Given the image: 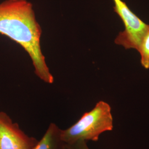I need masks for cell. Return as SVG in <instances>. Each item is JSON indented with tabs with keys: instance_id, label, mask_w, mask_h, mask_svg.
<instances>
[{
	"instance_id": "7a4b0ae2",
	"label": "cell",
	"mask_w": 149,
	"mask_h": 149,
	"mask_svg": "<svg viewBox=\"0 0 149 149\" xmlns=\"http://www.w3.org/2000/svg\"><path fill=\"white\" fill-rule=\"evenodd\" d=\"M113 129L111 107L107 102L100 101L90 112H86L77 122L61 131V138L66 144L76 141H97L102 133Z\"/></svg>"
},
{
	"instance_id": "8992f818",
	"label": "cell",
	"mask_w": 149,
	"mask_h": 149,
	"mask_svg": "<svg viewBox=\"0 0 149 149\" xmlns=\"http://www.w3.org/2000/svg\"><path fill=\"white\" fill-rule=\"evenodd\" d=\"M140 55V63L145 69H149V25L141 39L138 50Z\"/></svg>"
},
{
	"instance_id": "5b68a950",
	"label": "cell",
	"mask_w": 149,
	"mask_h": 149,
	"mask_svg": "<svg viewBox=\"0 0 149 149\" xmlns=\"http://www.w3.org/2000/svg\"><path fill=\"white\" fill-rule=\"evenodd\" d=\"M61 131L56 124L50 123L43 138L31 149H65V143L61 138Z\"/></svg>"
},
{
	"instance_id": "52a82bcc",
	"label": "cell",
	"mask_w": 149,
	"mask_h": 149,
	"mask_svg": "<svg viewBox=\"0 0 149 149\" xmlns=\"http://www.w3.org/2000/svg\"><path fill=\"white\" fill-rule=\"evenodd\" d=\"M65 149H90L88 148L87 142L85 141L80 140L72 144H66Z\"/></svg>"
},
{
	"instance_id": "6da1fadb",
	"label": "cell",
	"mask_w": 149,
	"mask_h": 149,
	"mask_svg": "<svg viewBox=\"0 0 149 149\" xmlns=\"http://www.w3.org/2000/svg\"><path fill=\"white\" fill-rule=\"evenodd\" d=\"M42 33L31 2L27 0H6L0 3V34L19 44L32 59L36 75L44 82L52 84L53 76L41 49Z\"/></svg>"
},
{
	"instance_id": "277c9868",
	"label": "cell",
	"mask_w": 149,
	"mask_h": 149,
	"mask_svg": "<svg viewBox=\"0 0 149 149\" xmlns=\"http://www.w3.org/2000/svg\"><path fill=\"white\" fill-rule=\"evenodd\" d=\"M37 139L28 136L10 116L0 112V149H31Z\"/></svg>"
},
{
	"instance_id": "3957f363",
	"label": "cell",
	"mask_w": 149,
	"mask_h": 149,
	"mask_svg": "<svg viewBox=\"0 0 149 149\" xmlns=\"http://www.w3.org/2000/svg\"><path fill=\"white\" fill-rule=\"evenodd\" d=\"M114 10L121 18L125 29L120 32L114 42L126 49H134L137 51L148 25L130 10L122 0H113Z\"/></svg>"
}]
</instances>
